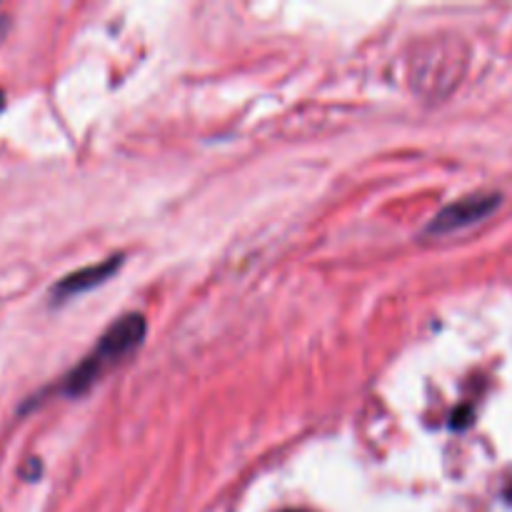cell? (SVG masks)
<instances>
[{"instance_id":"cell-6","label":"cell","mask_w":512,"mask_h":512,"mask_svg":"<svg viewBox=\"0 0 512 512\" xmlns=\"http://www.w3.org/2000/svg\"><path fill=\"white\" fill-rule=\"evenodd\" d=\"M285 512H303V510H285Z\"/></svg>"},{"instance_id":"cell-4","label":"cell","mask_w":512,"mask_h":512,"mask_svg":"<svg viewBox=\"0 0 512 512\" xmlns=\"http://www.w3.org/2000/svg\"><path fill=\"white\" fill-rule=\"evenodd\" d=\"M505 500L512 505V478L508 480V485H505Z\"/></svg>"},{"instance_id":"cell-2","label":"cell","mask_w":512,"mask_h":512,"mask_svg":"<svg viewBox=\"0 0 512 512\" xmlns=\"http://www.w3.org/2000/svg\"><path fill=\"white\" fill-rule=\"evenodd\" d=\"M500 205V195L495 193H478V195H468L463 200H455L453 205L440 210L435 215L433 223L428 225L430 235H448L455 233V230H463L468 225L478 223V220L488 218L495 208Z\"/></svg>"},{"instance_id":"cell-3","label":"cell","mask_w":512,"mask_h":512,"mask_svg":"<svg viewBox=\"0 0 512 512\" xmlns=\"http://www.w3.org/2000/svg\"><path fill=\"white\" fill-rule=\"evenodd\" d=\"M120 265H123V255H113V258L103 260V263L88 265V268H80L75 270V273L65 275V278L53 288V303H63V300L73 298V295L93 290L95 285H103L105 280H110V275H113Z\"/></svg>"},{"instance_id":"cell-5","label":"cell","mask_w":512,"mask_h":512,"mask_svg":"<svg viewBox=\"0 0 512 512\" xmlns=\"http://www.w3.org/2000/svg\"><path fill=\"white\" fill-rule=\"evenodd\" d=\"M3 105H5V95H3V90H0V110H3Z\"/></svg>"},{"instance_id":"cell-1","label":"cell","mask_w":512,"mask_h":512,"mask_svg":"<svg viewBox=\"0 0 512 512\" xmlns=\"http://www.w3.org/2000/svg\"><path fill=\"white\" fill-rule=\"evenodd\" d=\"M145 330H148V325H145L143 315L130 313L115 320L100 335L95 348L85 355L83 363L65 375L63 385H60V393L70 395V398H78V395L88 393L108 370H113L115 365L123 363L128 355H133L140 348V343L145 340Z\"/></svg>"}]
</instances>
